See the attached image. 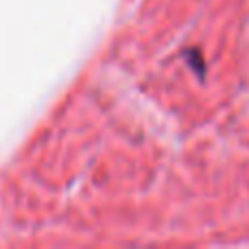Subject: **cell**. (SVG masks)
<instances>
[{
	"label": "cell",
	"mask_w": 249,
	"mask_h": 249,
	"mask_svg": "<svg viewBox=\"0 0 249 249\" xmlns=\"http://www.w3.org/2000/svg\"><path fill=\"white\" fill-rule=\"evenodd\" d=\"M184 57L188 59V64L195 68V72H197L199 77L203 79V74H206V64H203L201 51H199V48H190V51H186V53H184Z\"/></svg>",
	"instance_id": "obj_1"
}]
</instances>
